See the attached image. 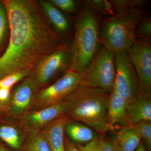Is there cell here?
Segmentation results:
<instances>
[{
    "instance_id": "6da1fadb",
    "label": "cell",
    "mask_w": 151,
    "mask_h": 151,
    "mask_svg": "<svg viewBox=\"0 0 151 151\" xmlns=\"http://www.w3.org/2000/svg\"><path fill=\"white\" fill-rule=\"evenodd\" d=\"M10 29L9 42L0 57V80L24 69H31L63 42L39 1L5 0Z\"/></svg>"
},
{
    "instance_id": "7a4b0ae2",
    "label": "cell",
    "mask_w": 151,
    "mask_h": 151,
    "mask_svg": "<svg viewBox=\"0 0 151 151\" xmlns=\"http://www.w3.org/2000/svg\"><path fill=\"white\" fill-rule=\"evenodd\" d=\"M110 94L104 89L80 85L65 98L68 106L65 114L70 121L85 124L100 134L114 131L116 127L108 118Z\"/></svg>"
},
{
    "instance_id": "3957f363",
    "label": "cell",
    "mask_w": 151,
    "mask_h": 151,
    "mask_svg": "<svg viewBox=\"0 0 151 151\" xmlns=\"http://www.w3.org/2000/svg\"><path fill=\"white\" fill-rule=\"evenodd\" d=\"M101 22L99 12L85 1L76 22L69 70L81 73L99 50Z\"/></svg>"
},
{
    "instance_id": "277c9868",
    "label": "cell",
    "mask_w": 151,
    "mask_h": 151,
    "mask_svg": "<svg viewBox=\"0 0 151 151\" xmlns=\"http://www.w3.org/2000/svg\"><path fill=\"white\" fill-rule=\"evenodd\" d=\"M143 14L140 9L132 7L102 20L100 34L103 47L113 53L127 51L137 40L135 30Z\"/></svg>"
},
{
    "instance_id": "5b68a950",
    "label": "cell",
    "mask_w": 151,
    "mask_h": 151,
    "mask_svg": "<svg viewBox=\"0 0 151 151\" xmlns=\"http://www.w3.org/2000/svg\"><path fill=\"white\" fill-rule=\"evenodd\" d=\"M70 45L63 43L50 54L40 60L31 69L27 78L35 92L45 86L60 72H67L70 68Z\"/></svg>"
},
{
    "instance_id": "8992f818",
    "label": "cell",
    "mask_w": 151,
    "mask_h": 151,
    "mask_svg": "<svg viewBox=\"0 0 151 151\" xmlns=\"http://www.w3.org/2000/svg\"><path fill=\"white\" fill-rule=\"evenodd\" d=\"M81 74V85L111 92L116 76L114 53L103 47L99 50Z\"/></svg>"
},
{
    "instance_id": "52a82bcc",
    "label": "cell",
    "mask_w": 151,
    "mask_h": 151,
    "mask_svg": "<svg viewBox=\"0 0 151 151\" xmlns=\"http://www.w3.org/2000/svg\"><path fill=\"white\" fill-rule=\"evenodd\" d=\"M82 82L81 73L68 70L50 86L35 93L30 109L39 110L61 103Z\"/></svg>"
},
{
    "instance_id": "ba28073f",
    "label": "cell",
    "mask_w": 151,
    "mask_h": 151,
    "mask_svg": "<svg viewBox=\"0 0 151 151\" xmlns=\"http://www.w3.org/2000/svg\"><path fill=\"white\" fill-rule=\"evenodd\" d=\"M127 51L137 76L138 92L151 95V40L137 39Z\"/></svg>"
},
{
    "instance_id": "9c48e42d",
    "label": "cell",
    "mask_w": 151,
    "mask_h": 151,
    "mask_svg": "<svg viewBox=\"0 0 151 151\" xmlns=\"http://www.w3.org/2000/svg\"><path fill=\"white\" fill-rule=\"evenodd\" d=\"M116 76L114 85L127 101L137 94L139 82L134 68L127 51L114 53Z\"/></svg>"
},
{
    "instance_id": "30bf717a",
    "label": "cell",
    "mask_w": 151,
    "mask_h": 151,
    "mask_svg": "<svg viewBox=\"0 0 151 151\" xmlns=\"http://www.w3.org/2000/svg\"><path fill=\"white\" fill-rule=\"evenodd\" d=\"M68 106V102L65 100L58 104L46 108L27 111L22 116V125L27 132L42 130L65 114Z\"/></svg>"
},
{
    "instance_id": "8fae6325",
    "label": "cell",
    "mask_w": 151,
    "mask_h": 151,
    "mask_svg": "<svg viewBox=\"0 0 151 151\" xmlns=\"http://www.w3.org/2000/svg\"><path fill=\"white\" fill-rule=\"evenodd\" d=\"M145 120H151V95L137 94L127 101V126Z\"/></svg>"
},
{
    "instance_id": "7c38bea8",
    "label": "cell",
    "mask_w": 151,
    "mask_h": 151,
    "mask_svg": "<svg viewBox=\"0 0 151 151\" xmlns=\"http://www.w3.org/2000/svg\"><path fill=\"white\" fill-rule=\"evenodd\" d=\"M35 92L29 79L24 80L14 89L10 99L11 113L21 116L29 110Z\"/></svg>"
},
{
    "instance_id": "4fadbf2b",
    "label": "cell",
    "mask_w": 151,
    "mask_h": 151,
    "mask_svg": "<svg viewBox=\"0 0 151 151\" xmlns=\"http://www.w3.org/2000/svg\"><path fill=\"white\" fill-rule=\"evenodd\" d=\"M70 119L65 114L42 130L50 151H65V127Z\"/></svg>"
},
{
    "instance_id": "5bb4252c",
    "label": "cell",
    "mask_w": 151,
    "mask_h": 151,
    "mask_svg": "<svg viewBox=\"0 0 151 151\" xmlns=\"http://www.w3.org/2000/svg\"><path fill=\"white\" fill-rule=\"evenodd\" d=\"M127 100L116 89L115 85L110 92L108 105V118L114 127L118 124L127 126Z\"/></svg>"
},
{
    "instance_id": "9a60e30c",
    "label": "cell",
    "mask_w": 151,
    "mask_h": 151,
    "mask_svg": "<svg viewBox=\"0 0 151 151\" xmlns=\"http://www.w3.org/2000/svg\"><path fill=\"white\" fill-rule=\"evenodd\" d=\"M44 12L54 29L62 38L70 29V24L67 17L59 9L47 1H39ZM63 39V38H62Z\"/></svg>"
},
{
    "instance_id": "2e32d148",
    "label": "cell",
    "mask_w": 151,
    "mask_h": 151,
    "mask_svg": "<svg viewBox=\"0 0 151 151\" xmlns=\"http://www.w3.org/2000/svg\"><path fill=\"white\" fill-rule=\"evenodd\" d=\"M64 131L66 137L74 145H85L98 137L91 128L75 121L68 122Z\"/></svg>"
},
{
    "instance_id": "e0dca14e",
    "label": "cell",
    "mask_w": 151,
    "mask_h": 151,
    "mask_svg": "<svg viewBox=\"0 0 151 151\" xmlns=\"http://www.w3.org/2000/svg\"><path fill=\"white\" fill-rule=\"evenodd\" d=\"M115 138L122 151H135L142 140L137 130L130 126L122 127Z\"/></svg>"
},
{
    "instance_id": "ac0fdd59",
    "label": "cell",
    "mask_w": 151,
    "mask_h": 151,
    "mask_svg": "<svg viewBox=\"0 0 151 151\" xmlns=\"http://www.w3.org/2000/svg\"><path fill=\"white\" fill-rule=\"evenodd\" d=\"M0 139L14 150L22 147L23 139L20 131L16 127L6 125L0 127Z\"/></svg>"
},
{
    "instance_id": "d6986e66",
    "label": "cell",
    "mask_w": 151,
    "mask_h": 151,
    "mask_svg": "<svg viewBox=\"0 0 151 151\" xmlns=\"http://www.w3.org/2000/svg\"><path fill=\"white\" fill-rule=\"evenodd\" d=\"M23 151H50L42 130L28 132Z\"/></svg>"
},
{
    "instance_id": "ffe728a7",
    "label": "cell",
    "mask_w": 151,
    "mask_h": 151,
    "mask_svg": "<svg viewBox=\"0 0 151 151\" xmlns=\"http://www.w3.org/2000/svg\"><path fill=\"white\" fill-rule=\"evenodd\" d=\"M132 127L137 130L149 151L151 148V120H145L134 124Z\"/></svg>"
},
{
    "instance_id": "44dd1931",
    "label": "cell",
    "mask_w": 151,
    "mask_h": 151,
    "mask_svg": "<svg viewBox=\"0 0 151 151\" xmlns=\"http://www.w3.org/2000/svg\"><path fill=\"white\" fill-rule=\"evenodd\" d=\"M31 69H24L19 72L11 74L0 80V87L12 88L19 81L27 77L29 75Z\"/></svg>"
},
{
    "instance_id": "7402d4cb",
    "label": "cell",
    "mask_w": 151,
    "mask_h": 151,
    "mask_svg": "<svg viewBox=\"0 0 151 151\" xmlns=\"http://www.w3.org/2000/svg\"><path fill=\"white\" fill-rule=\"evenodd\" d=\"M135 35L139 39L144 40H151V19L150 18L142 19L138 24L136 30Z\"/></svg>"
},
{
    "instance_id": "603a6c76",
    "label": "cell",
    "mask_w": 151,
    "mask_h": 151,
    "mask_svg": "<svg viewBox=\"0 0 151 151\" xmlns=\"http://www.w3.org/2000/svg\"><path fill=\"white\" fill-rule=\"evenodd\" d=\"M111 1L115 14L119 13L132 7L139 8L145 3V1L141 0H113Z\"/></svg>"
},
{
    "instance_id": "cb8c5ba5",
    "label": "cell",
    "mask_w": 151,
    "mask_h": 151,
    "mask_svg": "<svg viewBox=\"0 0 151 151\" xmlns=\"http://www.w3.org/2000/svg\"><path fill=\"white\" fill-rule=\"evenodd\" d=\"M100 151H122L116 138L99 136Z\"/></svg>"
},
{
    "instance_id": "d4e9b609",
    "label": "cell",
    "mask_w": 151,
    "mask_h": 151,
    "mask_svg": "<svg viewBox=\"0 0 151 151\" xmlns=\"http://www.w3.org/2000/svg\"><path fill=\"white\" fill-rule=\"evenodd\" d=\"M97 12L105 14H115L114 8L111 1L102 0H92L88 1Z\"/></svg>"
},
{
    "instance_id": "484cf974",
    "label": "cell",
    "mask_w": 151,
    "mask_h": 151,
    "mask_svg": "<svg viewBox=\"0 0 151 151\" xmlns=\"http://www.w3.org/2000/svg\"><path fill=\"white\" fill-rule=\"evenodd\" d=\"M50 2L58 9L65 12H74L78 8L77 2L74 0H51Z\"/></svg>"
},
{
    "instance_id": "4316f807",
    "label": "cell",
    "mask_w": 151,
    "mask_h": 151,
    "mask_svg": "<svg viewBox=\"0 0 151 151\" xmlns=\"http://www.w3.org/2000/svg\"><path fill=\"white\" fill-rule=\"evenodd\" d=\"M8 23L6 9L3 1H0V48L5 35Z\"/></svg>"
},
{
    "instance_id": "83f0119b",
    "label": "cell",
    "mask_w": 151,
    "mask_h": 151,
    "mask_svg": "<svg viewBox=\"0 0 151 151\" xmlns=\"http://www.w3.org/2000/svg\"><path fill=\"white\" fill-rule=\"evenodd\" d=\"M75 145L81 151H100L99 136L85 145Z\"/></svg>"
},
{
    "instance_id": "f1b7e54d",
    "label": "cell",
    "mask_w": 151,
    "mask_h": 151,
    "mask_svg": "<svg viewBox=\"0 0 151 151\" xmlns=\"http://www.w3.org/2000/svg\"><path fill=\"white\" fill-rule=\"evenodd\" d=\"M10 88L0 87V103L6 104L10 101Z\"/></svg>"
},
{
    "instance_id": "f546056e",
    "label": "cell",
    "mask_w": 151,
    "mask_h": 151,
    "mask_svg": "<svg viewBox=\"0 0 151 151\" xmlns=\"http://www.w3.org/2000/svg\"><path fill=\"white\" fill-rule=\"evenodd\" d=\"M65 151H81L65 136Z\"/></svg>"
},
{
    "instance_id": "4dcf8cb0",
    "label": "cell",
    "mask_w": 151,
    "mask_h": 151,
    "mask_svg": "<svg viewBox=\"0 0 151 151\" xmlns=\"http://www.w3.org/2000/svg\"><path fill=\"white\" fill-rule=\"evenodd\" d=\"M135 151H147L142 141H141L140 143Z\"/></svg>"
},
{
    "instance_id": "1f68e13d",
    "label": "cell",
    "mask_w": 151,
    "mask_h": 151,
    "mask_svg": "<svg viewBox=\"0 0 151 151\" xmlns=\"http://www.w3.org/2000/svg\"><path fill=\"white\" fill-rule=\"evenodd\" d=\"M0 151H10L4 146L0 145Z\"/></svg>"
}]
</instances>
